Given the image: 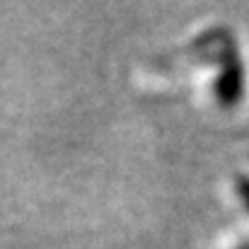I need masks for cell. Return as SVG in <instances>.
Here are the masks:
<instances>
[{"label":"cell","mask_w":249,"mask_h":249,"mask_svg":"<svg viewBox=\"0 0 249 249\" xmlns=\"http://www.w3.org/2000/svg\"><path fill=\"white\" fill-rule=\"evenodd\" d=\"M218 78H215V99L220 107H235L240 104L242 94H245V85H247V71L245 63L240 58L237 44L232 39V34L225 29L223 39H220V51H218Z\"/></svg>","instance_id":"1"},{"label":"cell","mask_w":249,"mask_h":249,"mask_svg":"<svg viewBox=\"0 0 249 249\" xmlns=\"http://www.w3.org/2000/svg\"><path fill=\"white\" fill-rule=\"evenodd\" d=\"M235 189H237L240 201L247 206V211H249V177L247 174H237V179H235Z\"/></svg>","instance_id":"2"},{"label":"cell","mask_w":249,"mask_h":249,"mask_svg":"<svg viewBox=\"0 0 249 249\" xmlns=\"http://www.w3.org/2000/svg\"><path fill=\"white\" fill-rule=\"evenodd\" d=\"M235 249H249V240H247V242H242V245H237Z\"/></svg>","instance_id":"3"}]
</instances>
